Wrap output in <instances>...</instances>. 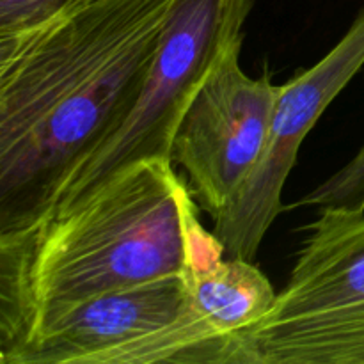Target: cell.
<instances>
[{"mask_svg":"<svg viewBox=\"0 0 364 364\" xmlns=\"http://www.w3.org/2000/svg\"><path fill=\"white\" fill-rule=\"evenodd\" d=\"M85 0H0V34L32 27Z\"/></svg>","mask_w":364,"mask_h":364,"instance_id":"30bf717a","label":"cell"},{"mask_svg":"<svg viewBox=\"0 0 364 364\" xmlns=\"http://www.w3.org/2000/svg\"><path fill=\"white\" fill-rule=\"evenodd\" d=\"M364 66V6L340 41L279 87L262 159L233 201L213 220L230 258L255 262L267 231L284 210L283 191L299 149L327 107Z\"/></svg>","mask_w":364,"mask_h":364,"instance_id":"8992f818","label":"cell"},{"mask_svg":"<svg viewBox=\"0 0 364 364\" xmlns=\"http://www.w3.org/2000/svg\"><path fill=\"white\" fill-rule=\"evenodd\" d=\"M295 208H338L364 212V146L338 173L304 194Z\"/></svg>","mask_w":364,"mask_h":364,"instance_id":"9c48e42d","label":"cell"},{"mask_svg":"<svg viewBox=\"0 0 364 364\" xmlns=\"http://www.w3.org/2000/svg\"><path fill=\"white\" fill-rule=\"evenodd\" d=\"M270 311L219 364H364V212L320 210Z\"/></svg>","mask_w":364,"mask_h":364,"instance_id":"3957f363","label":"cell"},{"mask_svg":"<svg viewBox=\"0 0 364 364\" xmlns=\"http://www.w3.org/2000/svg\"><path fill=\"white\" fill-rule=\"evenodd\" d=\"M252 6L255 0H174L137 103L123 124L64 178L41 217L84 201L141 160H171V142L185 110L224 52L244 39Z\"/></svg>","mask_w":364,"mask_h":364,"instance_id":"277c9868","label":"cell"},{"mask_svg":"<svg viewBox=\"0 0 364 364\" xmlns=\"http://www.w3.org/2000/svg\"><path fill=\"white\" fill-rule=\"evenodd\" d=\"M174 0H85L0 34V233L48 210L137 103Z\"/></svg>","mask_w":364,"mask_h":364,"instance_id":"6da1fadb","label":"cell"},{"mask_svg":"<svg viewBox=\"0 0 364 364\" xmlns=\"http://www.w3.org/2000/svg\"><path fill=\"white\" fill-rule=\"evenodd\" d=\"M244 39L224 52L185 110L171 162L187 174L201 212L215 220L240 192L262 159L281 85L269 75L242 70Z\"/></svg>","mask_w":364,"mask_h":364,"instance_id":"5b68a950","label":"cell"},{"mask_svg":"<svg viewBox=\"0 0 364 364\" xmlns=\"http://www.w3.org/2000/svg\"><path fill=\"white\" fill-rule=\"evenodd\" d=\"M276 297L269 277L247 259L226 256L191 274L192 309L223 343L265 316Z\"/></svg>","mask_w":364,"mask_h":364,"instance_id":"ba28073f","label":"cell"},{"mask_svg":"<svg viewBox=\"0 0 364 364\" xmlns=\"http://www.w3.org/2000/svg\"><path fill=\"white\" fill-rule=\"evenodd\" d=\"M191 274L167 276L87 299L39 327L2 364H103L116 348L180 318Z\"/></svg>","mask_w":364,"mask_h":364,"instance_id":"52a82bcc","label":"cell"},{"mask_svg":"<svg viewBox=\"0 0 364 364\" xmlns=\"http://www.w3.org/2000/svg\"><path fill=\"white\" fill-rule=\"evenodd\" d=\"M199 212L174 164L148 159L71 208L0 233V359L87 299L223 259Z\"/></svg>","mask_w":364,"mask_h":364,"instance_id":"7a4b0ae2","label":"cell"}]
</instances>
